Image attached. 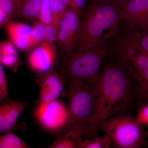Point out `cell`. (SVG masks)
I'll list each match as a JSON object with an SVG mask.
<instances>
[{
  "label": "cell",
  "instance_id": "24",
  "mask_svg": "<svg viewBox=\"0 0 148 148\" xmlns=\"http://www.w3.org/2000/svg\"><path fill=\"white\" fill-rule=\"evenodd\" d=\"M58 29L53 24L46 25V40L53 43L57 40Z\"/></svg>",
  "mask_w": 148,
  "mask_h": 148
},
{
  "label": "cell",
  "instance_id": "9",
  "mask_svg": "<svg viewBox=\"0 0 148 148\" xmlns=\"http://www.w3.org/2000/svg\"><path fill=\"white\" fill-rule=\"evenodd\" d=\"M34 49L28 57V64L32 71L38 74L53 70L58 58L54 43L45 40Z\"/></svg>",
  "mask_w": 148,
  "mask_h": 148
},
{
  "label": "cell",
  "instance_id": "28",
  "mask_svg": "<svg viewBox=\"0 0 148 148\" xmlns=\"http://www.w3.org/2000/svg\"><path fill=\"white\" fill-rule=\"evenodd\" d=\"M139 47L143 52L148 55V33L141 36Z\"/></svg>",
  "mask_w": 148,
  "mask_h": 148
},
{
  "label": "cell",
  "instance_id": "25",
  "mask_svg": "<svg viewBox=\"0 0 148 148\" xmlns=\"http://www.w3.org/2000/svg\"><path fill=\"white\" fill-rule=\"evenodd\" d=\"M130 0H91L92 3L103 5H114L122 8Z\"/></svg>",
  "mask_w": 148,
  "mask_h": 148
},
{
  "label": "cell",
  "instance_id": "27",
  "mask_svg": "<svg viewBox=\"0 0 148 148\" xmlns=\"http://www.w3.org/2000/svg\"><path fill=\"white\" fill-rule=\"evenodd\" d=\"M86 1V0H73V6L71 9L77 12L81 15Z\"/></svg>",
  "mask_w": 148,
  "mask_h": 148
},
{
  "label": "cell",
  "instance_id": "13",
  "mask_svg": "<svg viewBox=\"0 0 148 148\" xmlns=\"http://www.w3.org/2000/svg\"><path fill=\"white\" fill-rule=\"evenodd\" d=\"M88 124L79 123L56 138L50 148H79L84 140Z\"/></svg>",
  "mask_w": 148,
  "mask_h": 148
},
{
  "label": "cell",
  "instance_id": "31",
  "mask_svg": "<svg viewBox=\"0 0 148 148\" xmlns=\"http://www.w3.org/2000/svg\"><path fill=\"white\" fill-rule=\"evenodd\" d=\"M145 137H147V138H148V129L147 130H146V131L145 132Z\"/></svg>",
  "mask_w": 148,
  "mask_h": 148
},
{
  "label": "cell",
  "instance_id": "17",
  "mask_svg": "<svg viewBox=\"0 0 148 148\" xmlns=\"http://www.w3.org/2000/svg\"><path fill=\"white\" fill-rule=\"evenodd\" d=\"M113 143L107 135L90 138L83 141L79 148H115Z\"/></svg>",
  "mask_w": 148,
  "mask_h": 148
},
{
  "label": "cell",
  "instance_id": "4",
  "mask_svg": "<svg viewBox=\"0 0 148 148\" xmlns=\"http://www.w3.org/2000/svg\"><path fill=\"white\" fill-rule=\"evenodd\" d=\"M111 53L109 41L90 49L64 53L60 73L66 84L79 80L99 85L102 65Z\"/></svg>",
  "mask_w": 148,
  "mask_h": 148
},
{
  "label": "cell",
  "instance_id": "2",
  "mask_svg": "<svg viewBox=\"0 0 148 148\" xmlns=\"http://www.w3.org/2000/svg\"><path fill=\"white\" fill-rule=\"evenodd\" d=\"M142 34L137 27L127 25L122 34L113 36L110 43L112 54L117 63L131 75L137 85L136 95L140 101L148 98V55L139 47Z\"/></svg>",
  "mask_w": 148,
  "mask_h": 148
},
{
  "label": "cell",
  "instance_id": "11",
  "mask_svg": "<svg viewBox=\"0 0 148 148\" xmlns=\"http://www.w3.org/2000/svg\"><path fill=\"white\" fill-rule=\"evenodd\" d=\"M34 101H18L6 99L0 103V135L20 130L22 126L17 122L19 116Z\"/></svg>",
  "mask_w": 148,
  "mask_h": 148
},
{
  "label": "cell",
  "instance_id": "12",
  "mask_svg": "<svg viewBox=\"0 0 148 148\" xmlns=\"http://www.w3.org/2000/svg\"><path fill=\"white\" fill-rule=\"evenodd\" d=\"M121 20L148 33V0H130L121 8Z\"/></svg>",
  "mask_w": 148,
  "mask_h": 148
},
{
  "label": "cell",
  "instance_id": "16",
  "mask_svg": "<svg viewBox=\"0 0 148 148\" xmlns=\"http://www.w3.org/2000/svg\"><path fill=\"white\" fill-rule=\"evenodd\" d=\"M42 1L43 0H22L17 16L28 21H36Z\"/></svg>",
  "mask_w": 148,
  "mask_h": 148
},
{
  "label": "cell",
  "instance_id": "29",
  "mask_svg": "<svg viewBox=\"0 0 148 148\" xmlns=\"http://www.w3.org/2000/svg\"><path fill=\"white\" fill-rule=\"evenodd\" d=\"M11 18L10 15L0 6V27L8 24Z\"/></svg>",
  "mask_w": 148,
  "mask_h": 148
},
{
  "label": "cell",
  "instance_id": "30",
  "mask_svg": "<svg viewBox=\"0 0 148 148\" xmlns=\"http://www.w3.org/2000/svg\"><path fill=\"white\" fill-rule=\"evenodd\" d=\"M62 1L67 7H69L70 8L69 9L72 8L73 6V0H62Z\"/></svg>",
  "mask_w": 148,
  "mask_h": 148
},
{
  "label": "cell",
  "instance_id": "26",
  "mask_svg": "<svg viewBox=\"0 0 148 148\" xmlns=\"http://www.w3.org/2000/svg\"><path fill=\"white\" fill-rule=\"evenodd\" d=\"M136 118L140 122L148 125V106L142 109Z\"/></svg>",
  "mask_w": 148,
  "mask_h": 148
},
{
  "label": "cell",
  "instance_id": "19",
  "mask_svg": "<svg viewBox=\"0 0 148 148\" xmlns=\"http://www.w3.org/2000/svg\"><path fill=\"white\" fill-rule=\"evenodd\" d=\"M51 8L52 15V24L58 29V25L61 16L67 10L62 0H50Z\"/></svg>",
  "mask_w": 148,
  "mask_h": 148
},
{
  "label": "cell",
  "instance_id": "8",
  "mask_svg": "<svg viewBox=\"0 0 148 148\" xmlns=\"http://www.w3.org/2000/svg\"><path fill=\"white\" fill-rule=\"evenodd\" d=\"M80 16L77 12L69 9L60 18L56 42L64 53H71L75 49L79 34Z\"/></svg>",
  "mask_w": 148,
  "mask_h": 148
},
{
  "label": "cell",
  "instance_id": "15",
  "mask_svg": "<svg viewBox=\"0 0 148 148\" xmlns=\"http://www.w3.org/2000/svg\"><path fill=\"white\" fill-rule=\"evenodd\" d=\"M0 62L14 73L21 66V58L16 46L11 42L3 41L0 43Z\"/></svg>",
  "mask_w": 148,
  "mask_h": 148
},
{
  "label": "cell",
  "instance_id": "6",
  "mask_svg": "<svg viewBox=\"0 0 148 148\" xmlns=\"http://www.w3.org/2000/svg\"><path fill=\"white\" fill-rule=\"evenodd\" d=\"M68 84L69 129L79 123H91L95 119L99 85L79 80L72 81Z\"/></svg>",
  "mask_w": 148,
  "mask_h": 148
},
{
  "label": "cell",
  "instance_id": "5",
  "mask_svg": "<svg viewBox=\"0 0 148 148\" xmlns=\"http://www.w3.org/2000/svg\"><path fill=\"white\" fill-rule=\"evenodd\" d=\"M92 123L108 136L115 147L138 148L147 145L144 124L136 117L124 114Z\"/></svg>",
  "mask_w": 148,
  "mask_h": 148
},
{
  "label": "cell",
  "instance_id": "23",
  "mask_svg": "<svg viewBox=\"0 0 148 148\" xmlns=\"http://www.w3.org/2000/svg\"><path fill=\"white\" fill-rule=\"evenodd\" d=\"M8 98L6 76L3 65L0 62V103Z\"/></svg>",
  "mask_w": 148,
  "mask_h": 148
},
{
  "label": "cell",
  "instance_id": "3",
  "mask_svg": "<svg viewBox=\"0 0 148 148\" xmlns=\"http://www.w3.org/2000/svg\"><path fill=\"white\" fill-rule=\"evenodd\" d=\"M74 51L90 49L108 42L118 29L121 8L92 3L83 14Z\"/></svg>",
  "mask_w": 148,
  "mask_h": 148
},
{
  "label": "cell",
  "instance_id": "22",
  "mask_svg": "<svg viewBox=\"0 0 148 148\" xmlns=\"http://www.w3.org/2000/svg\"><path fill=\"white\" fill-rule=\"evenodd\" d=\"M22 0H0V6L12 18L17 16Z\"/></svg>",
  "mask_w": 148,
  "mask_h": 148
},
{
  "label": "cell",
  "instance_id": "14",
  "mask_svg": "<svg viewBox=\"0 0 148 148\" xmlns=\"http://www.w3.org/2000/svg\"><path fill=\"white\" fill-rule=\"evenodd\" d=\"M7 30L10 41L19 49L26 50L37 46L32 38V28L28 24L11 22Z\"/></svg>",
  "mask_w": 148,
  "mask_h": 148
},
{
  "label": "cell",
  "instance_id": "20",
  "mask_svg": "<svg viewBox=\"0 0 148 148\" xmlns=\"http://www.w3.org/2000/svg\"><path fill=\"white\" fill-rule=\"evenodd\" d=\"M38 20L45 25L52 24V12L50 0H43L38 16Z\"/></svg>",
  "mask_w": 148,
  "mask_h": 148
},
{
  "label": "cell",
  "instance_id": "10",
  "mask_svg": "<svg viewBox=\"0 0 148 148\" xmlns=\"http://www.w3.org/2000/svg\"><path fill=\"white\" fill-rule=\"evenodd\" d=\"M36 82L40 88L37 104L57 100L66 84L61 73L54 70L38 74Z\"/></svg>",
  "mask_w": 148,
  "mask_h": 148
},
{
  "label": "cell",
  "instance_id": "7",
  "mask_svg": "<svg viewBox=\"0 0 148 148\" xmlns=\"http://www.w3.org/2000/svg\"><path fill=\"white\" fill-rule=\"evenodd\" d=\"M34 115L40 126L49 133L59 136L69 129V110L61 101L38 104Z\"/></svg>",
  "mask_w": 148,
  "mask_h": 148
},
{
  "label": "cell",
  "instance_id": "1",
  "mask_svg": "<svg viewBox=\"0 0 148 148\" xmlns=\"http://www.w3.org/2000/svg\"><path fill=\"white\" fill-rule=\"evenodd\" d=\"M134 81L131 75L118 63L104 66L101 72L95 119L91 123L126 114L136 91Z\"/></svg>",
  "mask_w": 148,
  "mask_h": 148
},
{
  "label": "cell",
  "instance_id": "18",
  "mask_svg": "<svg viewBox=\"0 0 148 148\" xmlns=\"http://www.w3.org/2000/svg\"><path fill=\"white\" fill-rule=\"evenodd\" d=\"M30 146L11 132L0 135V148H29Z\"/></svg>",
  "mask_w": 148,
  "mask_h": 148
},
{
  "label": "cell",
  "instance_id": "21",
  "mask_svg": "<svg viewBox=\"0 0 148 148\" xmlns=\"http://www.w3.org/2000/svg\"><path fill=\"white\" fill-rule=\"evenodd\" d=\"M32 37L37 46L46 40V25L37 20L34 22Z\"/></svg>",
  "mask_w": 148,
  "mask_h": 148
}]
</instances>
